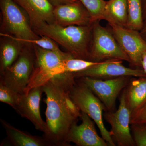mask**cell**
Here are the masks:
<instances>
[{"mask_svg":"<svg viewBox=\"0 0 146 146\" xmlns=\"http://www.w3.org/2000/svg\"><path fill=\"white\" fill-rule=\"evenodd\" d=\"M76 82L73 73L56 76L42 86L46 98L47 130L43 137L52 146H69L66 138L71 127L77 122L81 112L70 97L71 89Z\"/></svg>","mask_w":146,"mask_h":146,"instance_id":"obj_1","label":"cell"},{"mask_svg":"<svg viewBox=\"0 0 146 146\" xmlns=\"http://www.w3.org/2000/svg\"><path fill=\"white\" fill-rule=\"evenodd\" d=\"M93 24L89 25L63 27L55 23H43L33 29L38 35L51 38L75 58L89 60Z\"/></svg>","mask_w":146,"mask_h":146,"instance_id":"obj_2","label":"cell"},{"mask_svg":"<svg viewBox=\"0 0 146 146\" xmlns=\"http://www.w3.org/2000/svg\"><path fill=\"white\" fill-rule=\"evenodd\" d=\"M2 22L1 34L9 35L25 44L39 38L32 27L28 15L14 0H0Z\"/></svg>","mask_w":146,"mask_h":146,"instance_id":"obj_3","label":"cell"},{"mask_svg":"<svg viewBox=\"0 0 146 146\" xmlns=\"http://www.w3.org/2000/svg\"><path fill=\"white\" fill-rule=\"evenodd\" d=\"M70 97L80 112L87 114L99 129L102 137L109 146L116 145L111 131L106 129L103 120V112L107 110L102 102L86 84L79 80L70 92Z\"/></svg>","mask_w":146,"mask_h":146,"instance_id":"obj_4","label":"cell"},{"mask_svg":"<svg viewBox=\"0 0 146 146\" xmlns=\"http://www.w3.org/2000/svg\"><path fill=\"white\" fill-rule=\"evenodd\" d=\"M35 53V64L25 93L32 88L42 86L56 76L63 74V62L74 57L68 52L53 51L33 45Z\"/></svg>","mask_w":146,"mask_h":146,"instance_id":"obj_5","label":"cell"},{"mask_svg":"<svg viewBox=\"0 0 146 146\" xmlns=\"http://www.w3.org/2000/svg\"><path fill=\"white\" fill-rule=\"evenodd\" d=\"M100 22L96 21L93 24L89 60L99 62L117 59L130 63L129 57L120 46L110 29L102 26Z\"/></svg>","mask_w":146,"mask_h":146,"instance_id":"obj_6","label":"cell"},{"mask_svg":"<svg viewBox=\"0 0 146 146\" xmlns=\"http://www.w3.org/2000/svg\"><path fill=\"white\" fill-rule=\"evenodd\" d=\"M35 59L33 45L25 44L16 61L1 75L0 83L18 94H25L34 70Z\"/></svg>","mask_w":146,"mask_h":146,"instance_id":"obj_7","label":"cell"},{"mask_svg":"<svg viewBox=\"0 0 146 146\" xmlns=\"http://www.w3.org/2000/svg\"><path fill=\"white\" fill-rule=\"evenodd\" d=\"M131 77L122 76L100 79L90 77L78 78L91 89L105 106L107 111H115L119 94L129 83Z\"/></svg>","mask_w":146,"mask_h":146,"instance_id":"obj_8","label":"cell"},{"mask_svg":"<svg viewBox=\"0 0 146 146\" xmlns=\"http://www.w3.org/2000/svg\"><path fill=\"white\" fill-rule=\"evenodd\" d=\"M108 28L130 60V64L142 69V56L146 51V42L140 31L108 24Z\"/></svg>","mask_w":146,"mask_h":146,"instance_id":"obj_9","label":"cell"},{"mask_svg":"<svg viewBox=\"0 0 146 146\" xmlns=\"http://www.w3.org/2000/svg\"><path fill=\"white\" fill-rule=\"evenodd\" d=\"M104 117L111 126L112 138L118 146H136L131 133V114L127 106L124 90L118 109L113 112H105Z\"/></svg>","mask_w":146,"mask_h":146,"instance_id":"obj_10","label":"cell"},{"mask_svg":"<svg viewBox=\"0 0 146 146\" xmlns=\"http://www.w3.org/2000/svg\"><path fill=\"white\" fill-rule=\"evenodd\" d=\"M76 78L82 77H90L100 79H107L122 76L143 77L146 74L143 69H133L125 67L123 60L109 59L102 61L84 70L74 73Z\"/></svg>","mask_w":146,"mask_h":146,"instance_id":"obj_11","label":"cell"},{"mask_svg":"<svg viewBox=\"0 0 146 146\" xmlns=\"http://www.w3.org/2000/svg\"><path fill=\"white\" fill-rule=\"evenodd\" d=\"M42 86L32 88L26 94H21L16 109V112L22 117L30 121L37 130L46 133V123L42 119L40 113V102Z\"/></svg>","mask_w":146,"mask_h":146,"instance_id":"obj_12","label":"cell"},{"mask_svg":"<svg viewBox=\"0 0 146 146\" xmlns=\"http://www.w3.org/2000/svg\"><path fill=\"white\" fill-rule=\"evenodd\" d=\"M80 125L77 122L71 127L68 132L66 143H74L78 146H108V144L102 137L99 136L94 121L86 113L81 112Z\"/></svg>","mask_w":146,"mask_h":146,"instance_id":"obj_13","label":"cell"},{"mask_svg":"<svg viewBox=\"0 0 146 146\" xmlns=\"http://www.w3.org/2000/svg\"><path fill=\"white\" fill-rule=\"evenodd\" d=\"M54 23L63 27L89 25L94 23L86 7L79 1L54 7Z\"/></svg>","mask_w":146,"mask_h":146,"instance_id":"obj_14","label":"cell"},{"mask_svg":"<svg viewBox=\"0 0 146 146\" xmlns=\"http://www.w3.org/2000/svg\"><path fill=\"white\" fill-rule=\"evenodd\" d=\"M28 15L32 27L43 23H54V7L49 0H14Z\"/></svg>","mask_w":146,"mask_h":146,"instance_id":"obj_15","label":"cell"},{"mask_svg":"<svg viewBox=\"0 0 146 146\" xmlns=\"http://www.w3.org/2000/svg\"><path fill=\"white\" fill-rule=\"evenodd\" d=\"M0 122L7 133V138L1 146H52L43 136H34L20 130L3 119Z\"/></svg>","mask_w":146,"mask_h":146,"instance_id":"obj_16","label":"cell"},{"mask_svg":"<svg viewBox=\"0 0 146 146\" xmlns=\"http://www.w3.org/2000/svg\"><path fill=\"white\" fill-rule=\"evenodd\" d=\"M124 91L131 118L146 103V77L131 79Z\"/></svg>","mask_w":146,"mask_h":146,"instance_id":"obj_17","label":"cell"},{"mask_svg":"<svg viewBox=\"0 0 146 146\" xmlns=\"http://www.w3.org/2000/svg\"><path fill=\"white\" fill-rule=\"evenodd\" d=\"M4 39L0 47V73L1 75L10 67L18 58L25 43L9 35L1 34Z\"/></svg>","mask_w":146,"mask_h":146,"instance_id":"obj_18","label":"cell"},{"mask_svg":"<svg viewBox=\"0 0 146 146\" xmlns=\"http://www.w3.org/2000/svg\"><path fill=\"white\" fill-rule=\"evenodd\" d=\"M127 27V0H108L106 1L102 20Z\"/></svg>","mask_w":146,"mask_h":146,"instance_id":"obj_19","label":"cell"},{"mask_svg":"<svg viewBox=\"0 0 146 146\" xmlns=\"http://www.w3.org/2000/svg\"><path fill=\"white\" fill-rule=\"evenodd\" d=\"M127 28L141 31L143 27L141 0H127Z\"/></svg>","mask_w":146,"mask_h":146,"instance_id":"obj_20","label":"cell"},{"mask_svg":"<svg viewBox=\"0 0 146 146\" xmlns=\"http://www.w3.org/2000/svg\"><path fill=\"white\" fill-rule=\"evenodd\" d=\"M100 62L72 57L63 61V70L64 73H76L96 65Z\"/></svg>","mask_w":146,"mask_h":146,"instance_id":"obj_21","label":"cell"},{"mask_svg":"<svg viewBox=\"0 0 146 146\" xmlns=\"http://www.w3.org/2000/svg\"><path fill=\"white\" fill-rule=\"evenodd\" d=\"M86 7L91 15L92 23L102 20L106 4L105 0H78Z\"/></svg>","mask_w":146,"mask_h":146,"instance_id":"obj_22","label":"cell"},{"mask_svg":"<svg viewBox=\"0 0 146 146\" xmlns=\"http://www.w3.org/2000/svg\"><path fill=\"white\" fill-rule=\"evenodd\" d=\"M21 95L5 84L0 83V101L9 105L14 110L18 104Z\"/></svg>","mask_w":146,"mask_h":146,"instance_id":"obj_23","label":"cell"},{"mask_svg":"<svg viewBox=\"0 0 146 146\" xmlns=\"http://www.w3.org/2000/svg\"><path fill=\"white\" fill-rule=\"evenodd\" d=\"M132 137L137 146H146V123L130 124Z\"/></svg>","mask_w":146,"mask_h":146,"instance_id":"obj_24","label":"cell"},{"mask_svg":"<svg viewBox=\"0 0 146 146\" xmlns=\"http://www.w3.org/2000/svg\"><path fill=\"white\" fill-rule=\"evenodd\" d=\"M38 39L29 41L30 44L36 45L44 49L53 51L61 52L62 51L60 50L56 42L51 38L46 36H41Z\"/></svg>","mask_w":146,"mask_h":146,"instance_id":"obj_25","label":"cell"},{"mask_svg":"<svg viewBox=\"0 0 146 146\" xmlns=\"http://www.w3.org/2000/svg\"><path fill=\"white\" fill-rule=\"evenodd\" d=\"M135 123H146V103L131 117L130 124Z\"/></svg>","mask_w":146,"mask_h":146,"instance_id":"obj_26","label":"cell"},{"mask_svg":"<svg viewBox=\"0 0 146 146\" xmlns=\"http://www.w3.org/2000/svg\"><path fill=\"white\" fill-rule=\"evenodd\" d=\"M50 3L54 7L62 5L68 4L73 3L77 2L78 0H49Z\"/></svg>","mask_w":146,"mask_h":146,"instance_id":"obj_27","label":"cell"},{"mask_svg":"<svg viewBox=\"0 0 146 146\" xmlns=\"http://www.w3.org/2000/svg\"><path fill=\"white\" fill-rule=\"evenodd\" d=\"M142 69L146 74V51L144 52L142 56Z\"/></svg>","mask_w":146,"mask_h":146,"instance_id":"obj_28","label":"cell"},{"mask_svg":"<svg viewBox=\"0 0 146 146\" xmlns=\"http://www.w3.org/2000/svg\"><path fill=\"white\" fill-rule=\"evenodd\" d=\"M144 21H146V0H141Z\"/></svg>","mask_w":146,"mask_h":146,"instance_id":"obj_29","label":"cell"},{"mask_svg":"<svg viewBox=\"0 0 146 146\" xmlns=\"http://www.w3.org/2000/svg\"><path fill=\"white\" fill-rule=\"evenodd\" d=\"M140 33L143 39L146 42V21H144L143 27Z\"/></svg>","mask_w":146,"mask_h":146,"instance_id":"obj_30","label":"cell"}]
</instances>
